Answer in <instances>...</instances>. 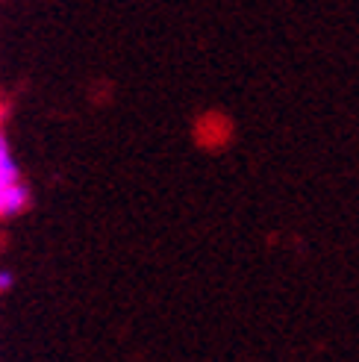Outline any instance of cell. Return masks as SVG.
<instances>
[{
    "instance_id": "1",
    "label": "cell",
    "mask_w": 359,
    "mask_h": 362,
    "mask_svg": "<svg viewBox=\"0 0 359 362\" xmlns=\"http://www.w3.org/2000/svg\"><path fill=\"white\" fill-rule=\"evenodd\" d=\"M27 206V189L21 186V180L15 183H4L0 186V218H9V215H18Z\"/></svg>"
},
{
    "instance_id": "2",
    "label": "cell",
    "mask_w": 359,
    "mask_h": 362,
    "mask_svg": "<svg viewBox=\"0 0 359 362\" xmlns=\"http://www.w3.org/2000/svg\"><path fill=\"white\" fill-rule=\"evenodd\" d=\"M15 180H18V165H15V159L9 153V144H6L4 133H0V186L15 183Z\"/></svg>"
},
{
    "instance_id": "3",
    "label": "cell",
    "mask_w": 359,
    "mask_h": 362,
    "mask_svg": "<svg viewBox=\"0 0 359 362\" xmlns=\"http://www.w3.org/2000/svg\"><path fill=\"white\" fill-rule=\"evenodd\" d=\"M15 277H12V271H0V292H6V288H12Z\"/></svg>"
}]
</instances>
